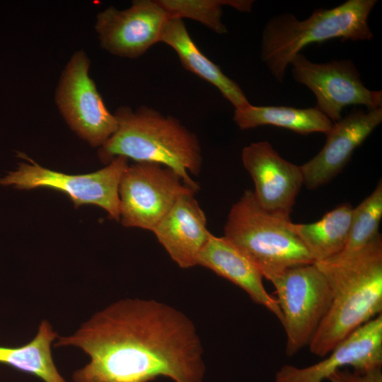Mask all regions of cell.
Returning a JSON list of instances; mask_svg holds the SVG:
<instances>
[{"label": "cell", "mask_w": 382, "mask_h": 382, "mask_svg": "<svg viewBox=\"0 0 382 382\" xmlns=\"http://www.w3.org/2000/svg\"><path fill=\"white\" fill-rule=\"evenodd\" d=\"M330 382H382L381 368L368 371L349 369L337 370L328 378Z\"/></svg>", "instance_id": "603a6c76"}, {"label": "cell", "mask_w": 382, "mask_h": 382, "mask_svg": "<svg viewBox=\"0 0 382 382\" xmlns=\"http://www.w3.org/2000/svg\"><path fill=\"white\" fill-rule=\"evenodd\" d=\"M91 60L83 50L72 54L54 92L58 110L70 129L91 146H102L116 132L117 121L89 75Z\"/></svg>", "instance_id": "ba28073f"}, {"label": "cell", "mask_w": 382, "mask_h": 382, "mask_svg": "<svg viewBox=\"0 0 382 382\" xmlns=\"http://www.w3.org/2000/svg\"><path fill=\"white\" fill-rule=\"evenodd\" d=\"M233 121L241 129L272 125L300 134L321 132L326 134L333 122L318 108L253 105L235 108Z\"/></svg>", "instance_id": "ac0fdd59"}, {"label": "cell", "mask_w": 382, "mask_h": 382, "mask_svg": "<svg viewBox=\"0 0 382 382\" xmlns=\"http://www.w3.org/2000/svg\"><path fill=\"white\" fill-rule=\"evenodd\" d=\"M315 263L332 294L330 307L308 344L311 353L323 357L381 314V236L354 254Z\"/></svg>", "instance_id": "7a4b0ae2"}, {"label": "cell", "mask_w": 382, "mask_h": 382, "mask_svg": "<svg viewBox=\"0 0 382 382\" xmlns=\"http://www.w3.org/2000/svg\"><path fill=\"white\" fill-rule=\"evenodd\" d=\"M197 265L239 286L254 302L267 308L282 323L278 302L266 291L263 277L249 258L224 236L218 237L210 233L198 256Z\"/></svg>", "instance_id": "2e32d148"}, {"label": "cell", "mask_w": 382, "mask_h": 382, "mask_svg": "<svg viewBox=\"0 0 382 382\" xmlns=\"http://www.w3.org/2000/svg\"><path fill=\"white\" fill-rule=\"evenodd\" d=\"M59 335L47 320H42L34 337L18 347L0 346V364L33 375L43 382H68L59 371L52 346Z\"/></svg>", "instance_id": "d6986e66"}, {"label": "cell", "mask_w": 382, "mask_h": 382, "mask_svg": "<svg viewBox=\"0 0 382 382\" xmlns=\"http://www.w3.org/2000/svg\"><path fill=\"white\" fill-rule=\"evenodd\" d=\"M170 19L189 18L197 21L218 34L227 33L223 23L222 8L231 6L241 12H250L252 0H157Z\"/></svg>", "instance_id": "44dd1931"}, {"label": "cell", "mask_w": 382, "mask_h": 382, "mask_svg": "<svg viewBox=\"0 0 382 382\" xmlns=\"http://www.w3.org/2000/svg\"><path fill=\"white\" fill-rule=\"evenodd\" d=\"M224 236L269 281L288 269L315 263L291 219L264 209L251 190L231 207Z\"/></svg>", "instance_id": "5b68a950"}, {"label": "cell", "mask_w": 382, "mask_h": 382, "mask_svg": "<svg viewBox=\"0 0 382 382\" xmlns=\"http://www.w3.org/2000/svg\"><path fill=\"white\" fill-rule=\"evenodd\" d=\"M382 122V107L364 111L354 109L333 123L325 134L323 149L301 166L303 185L314 190L329 183L351 158L359 146Z\"/></svg>", "instance_id": "5bb4252c"}, {"label": "cell", "mask_w": 382, "mask_h": 382, "mask_svg": "<svg viewBox=\"0 0 382 382\" xmlns=\"http://www.w3.org/2000/svg\"><path fill=\"white\" fill-rule=\"evenodd\" d=\"M195 194L181 197L153 230L156 239L180 267L197 265L210 231Z\"/></svg>", "instance_id": "9a60e30c"}, {"label": "cell", "mask_w": 382, "mask_h": 382, "mask_svg": "<svg viewBox=\"0 0 382 382\" xmlns=\"http://www.w3.org/2000/svg\"><path fill=\"white\" fill-rule=\"evenodd\" d=\"M381 217L382 182L380 180L374 191L353 208L347 241L343 250L335 256L354 254L381 236L378 231Z\"/></svg>", "instance_id": "7402d4cb"}, {"label": "cell", "mask_w": 382, "mask_h": 382, "mask_svg": "<svg viewBox=\"0 0 382 382\" xmlns=\"http://www.w3.org/2000/svg\"><path fill=\"white\" fill-rule=\"evenodd\" d=\"M161 42L176 52L185 69L214 86L235 108L250 104L241 86L199 50L182 19L172 18L168 21Z\"/></svg>", "instance_id": "e0dca14e"}, {"label": "cell", "mask_w": 382, "mask_h": 382, "mask_svg": "<svg viewBox=\"0 0 382 382\" xmlns=\"http://www.w3.org/2000/svg\"><path fill=\"white\" fill-rule=\"evenodd\" d=\"M376 0H348L331 8H316L304 20L289 13L267 21L262 31L260 59L279 82L291 60L307 45L331 39L369 40L368 24Z\"/></svg>", "instance_id": "277c9868"}, {"label": "cell", "mask_w": 382, "mask_h": 382, "mask_svg": "<svg viewBox=\"0 0 382 382\" xmlns=\"http://www.w3.org/2000/svg\"><path fill=\"white\" fill-rule=\"evenodd\" d=\"M169 20L157 0H134L127 8L110 6L99 12L94 28L100 47L106 52L135 59L161 42Z\"/></svg>", "instance_id": "8fae6325"}, {"label": "cell", "mask_w": 382, "mask_h": 382, "mask_svg": "<svg viewBox=\"0 0 382 382\" xmlns=\"http://www.w3.org/2000/svg\"><path fill=\"white\" fill-rule=\"evenodd\" d=\"M274 286L286 332V354L308 345L331 301L329 283L316 263L288 269L270 280Z\"/></svg>", "instance_id": "8992f818"}, {"label": "cell", "mask_w": 382, "mask_h": 382, "mask_svg": "<svg viewBox=\"0 0 382 382\" xmlns=\"http://www.w3.org/2000/svg\"><path fill=\"white\" fill-rule=\"evenodd\" d=\"M294 80L315 95L316 108L333 123L340 120L343 109L361 105L368 110L382 107V93L366 88L349 59L314 63L301 53L291 62Z\"/></svg>", "instance_id": "30bf717a"}, {"label": "cell", "mask_w": 382, "mask_h": 382, "mask_svg": "<svg viewBox=\"0 0 382 382\" xmlns=\"http://www.w3.org/2000/svg\"><path fill=\"white\" fill-rule=\"evenodd\" d=\"M353 207L345 202L311 224H294V229L315 262L339 254L348 239Z\"/></svg>", "instance_id": "ffe728a7"}, {"label": "cell", "mask_w": 382, "mask_h": 382, "mask_svg": "<svg viewBox=\"0 0 382 382\" xmlns=\"http://www.w3.org/2000/svg\"><path fill=\"white\" fill-rule=\"evenodd\" d=\"M54 347L77 348L89 361L75 370L73 382H202L203 348L195 325L166 303L120 299L95 313Z\"/></svg>", "instance_id": "6da1fadb"}, {"label": "cell", "mask_w": 382, "mask_h": 382, "mask_svg": "<svg viewBox=\"0 0 382 382\" xmlns=\"http://www.w3.org/2000/svg\"><path fill=\"white\" fill-rule=\"evenodd\" d=\"M244 168L254 183V195L268 212L290 219L303 185L301 166L283 158L267 141L253 142L241 153Z\"/></svg>", "instance_id": "7c38bea8"}, {"label": "cell", "mask_w": 382, "mask_h": 382, "mask_svg": "<svg viewBox=\"0 0 382 382\" xmlns=\"http://www.w3.org/2000/svg\"><path fill=\"white\" fill-rule=\"evenodd\" d=\"M18 156L30 163L22 162L0 178V185L18 190L47 187L66 195L76 208L82 204H95L105 210L112 219L120 221L119 185L128 166L127 158L117 156L105 167L84 175H69L52 170L32 161L21 153Z\"/></svg>", "instance_id": "52a82bcc"}, {"label": "cell", "mask_w": 382, "mask_h": 382, "mask_svg": "<svg viewBox=\"0 0 382 382\" xmlns=\"http://www.w3.org/2000/svg\"><path fill=\"white\" fill-rule=\"evenodd\" d=\"M118 192L122 224L153 231L181 197L197 192L169 167L135 162L124 171Z\"/></svg>", "instance_id": "9c48e42d"}, {"label": "cell", "mask_w": 382, "mask_h": 382, "mask_svg": "<svg viewBox=\"0 0 382 382\" xmlns=\"http://www.w3.org/2000/svg\"><path fill=\"white\" fill-rule=\"evenodd\" d=\"M114 115L117 129L98 150L103 163L124 156L136 163H160L174 170L191 189L199 190L190 176L198 175L202 165L201 146L194 132L175 117L145 105L135 110L120 106Z\"/></svg>", "instance_id": "3957f363"}, {"label": "cell", "mask_w": 382, "mask_h": 382, "mask_svg": "<svg viewBox=\"0 0 382 382\" xmlns=\"http://www.w3.org/2000/svg\"><path fill=\"white\" fill-rule=\"evenodd\" d=\"M328 355L306 367L282 366L275 374V382H322L345 367L359 371L381 368L382 314L357 328Z\"/></svg>", "instance_id": "4fadbf2b"}]
</instances>
